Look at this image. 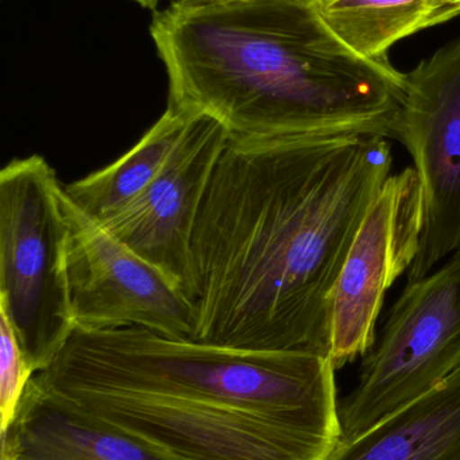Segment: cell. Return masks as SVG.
<instances>
[{"label":"cell","mask_w":460,"mask_h":460,"mask_svg":"<svg viewBox=\"0 0 460 460\" xmlns=\"http://www.w3.org/2000/svg\"><path fill=\"white\" fill-rule=\"evenodd\" d=\"M448 7L454 8L460 13V0H443Z\"/></svg>","instance_id":"e0dca14e"},{"label":"cell","mask_w":460,"mask_h":460,"mask_svg":"<svg viewBox=\"0 0 460 460\" xmlns=\"http://www.w3.org/2000/svg\"><path fill=\"white\" fill-rule=\"evenodd\" d=\"M175 2L188 7H205V5L235 4V3L258 2V0H175Z\"/></svg>","instance_id":"9a60e30c"},{"label":"cell","mask_w":460,"mask_h":460,"mask_svg":"<svg viewBox=\"0 0 460 460\" xmlns=\"http://www.w3.org/2000/svg\"><path fill=\"white\" fill-rule=\"evenodd\" d=\"M131 2L137 3L140 7L148 8V10L156 11L157 5L159 4L161 0H131Z\"/></svg>","instance_id":"2e32d148"},{"label":"cell","mask_w":460,"mask_h":460,"mask_svg":"<svg viewBox=\"0 0 460 460\" xmlns=\"http://www.w3.org/2000/svg\"><path fill=\"white\" fill-rule=\"evenodd\" d=\"M34 375L10 322L0 314V432L13 421L24 389Z\"/></svg>","instance_id":"5bb4252c"},{"label":"cell","mask_w":460,"mask_h":460,"mask_svg":"<svg viewBox=\"0 0 460 460\" xmlns=\"http://www.w3.org/2000/svg\"><path fill=\"white\" fill-rule=\"evenodd\" d=\"M62 186L40 155L15 159L0 172V314L34 373L76 330Z\"/></svg>","instance_id":"277c9868"},{"label":"cell","mask_w":460,"mask_h":460,"mask_svg":"<svg viewBox=\"0 0 460 460\" xmlns=\"http://www.w3.org/2000/svg\"><path fill=\"white\" fill-rule=\"evenodd\" d=\"M68 224V279L76 329L140 327L194 340L191 300L161 270L122 243L61 191Z\"/></svg>","instance_id":"8992f818"},{"label":"cell","mask_w":460,"mask_h":460,"mask_svg":"<svg viewBox=\"0 0 460 460\" xmlns=\"http://www.w3.org/2000/svg\"><path fill=\"white\" fill-rule=\"evenodd\" d=\"M329 356L150 330L76 329L35 380L167 460H327L342 443Z\"/></svg>","instance_id":"7a4b0ae2"},{"label":"cell","mask_w":460,"mask_h":460,"mask_svg":"<svg viewBox=\"0 0 460 460\" xmlns=\"http://www.w3.org/2000/svg\"><path fill=\"white\" fill-rule=\"evenodd\" d=\"M229 142V132L218 120L192 111L188 127L158 177L137 199L100 221L161 270L191 302L194 226L213 170Z\"/></svg>","instance_id":"9c48e42d"},{"label":"cell","mask_w":460,"mask_h":460,"mask_svg":"<svg viewBox=\"0 0 460 460\" xmlns=\"http://www.w3.org/2000/svg\"><path fill=\"white\" fill-rule=\"evenodd\" d=\"M460 367V249L392 305L380 340L364 357L358 383L339 404L343 440L447 380Z\"/></svg>","instance_id":"5b68a950"},{"label":"cell","mask_w":460,"mask_h":460,"mask_svg":"<svg viewBox=\"0 0 460 460\" xmlns=\"http://www.w3.org/2000/svg\"><path fill=\"white\" fill-rule=\"evenodd\" d=\"M392 164L381 137L230 140L192 237L194 340L329 357L338 280Z\"/></svg>","instance_id":"6da1fadb"},{"label":"cell","mask_w":460,"mask_h":460,"mask_svg":"<svg viewBox=\"0 0 460 460\" xmlns=\"http://www.w3.org/2000/svg\"><path fill=\"white\" fill-rule=\"evenodd\" d=\"M0 460L167 459L46 391L32 376L0 432Z\"/></svg>","instance_id":"30bf717a"},{"label":"cell","mask_w":460,"mask_h":460,"mask_svg":"<svg viewBox=\"0 0 460 460\" xmlns=\"http://www.w3.org/2000/svg\"><path fill=\"white\" fill-rule=\"evenodd\" d=\"M332 32L365 58H388L389 49L410 35L459 16L443 0H318Z\"/></svg>","instance_id":"4fadbf2b"},{"label":"cell","mask_w":460,"mask_h":460,"mask_svg":"<svg viewBox=\"0 0 460 460\" xmlns=\"http://www.w3.org/2000/svg\"><path fill=\"white\" fill-rule=\"evenodd\" d=\"M192 111L167 105L164 115L122 158L64 186L81 210L103 221L137 199L158 177L180 143Z\"/></svg>","instance_id":"7c38bea8"},{"label":"cell","mask_w":460,"mask_h":460,"mask_svg":"<svg viewBox=\"0 0 460 460\" xmlns=\"http://www.w3.org/2000/svg\"><path fill=\"white\" fill-rule=\"evenodd\" d=\"M424 197L415 167L391 175L370 205L335 291L331 357L335 369L367 356L377 342L386 292L410 270L420 248Z\"/></svg>","instance_id":"ba28073f"},{"label":"cell","mask_w":460,"mask_h":460,"mask_svg":"<svg viewBox=\"0 0 460 460\" xmlns=\"http://www.w3.org/2000/svg\"><path fill=\"white\" fill-rule=\"evenodd\" d=\"M327 460H460V367Z\"/></svg>","instance_id":"8fae6325"},{"label":"cell","mask_w":460,"mask_h":460,"mask_svg":"<svg viewBox=\"0 0 460 460\" xmlns=\"http://www.w3.org/2000/svg\"><path fill=\"white\" fill-rule=\"evenodd\" d=\"M167 105L218 120L230 140L393 139L405 73L348 49L318 0H258L153 11Z\"/></svg>","instance_id":"3957f363"},{"label":"cell","mask_w":460,"mask_h":460,"mask_svg":"<svg viewBox=\"0 0 460 460\" xmlns=\"http://www.w3.org/2000/svg\"><path fill=\"white\" fill-rule=\"evenodd\" d=\"M420 178L424 224L408 283L460 249V38L405 73L393 127Z\"/></svg>","instance_id":"52a82bcc"}]
</instances>
